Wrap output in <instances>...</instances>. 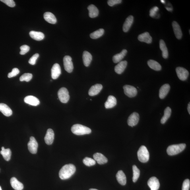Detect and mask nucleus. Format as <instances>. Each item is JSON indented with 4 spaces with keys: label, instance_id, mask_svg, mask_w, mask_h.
Returning <instances> with one entry per match:
<instances>
[{
    "label": "nucleus",
    "instance_id": "1",
    "mask_svg": "<svg viewBox=\"0 0 190 190\" xmlns=\"http://www.w3.org/2000/svg\"><path fill=\"white\" fill-rule=\"evenodd\" d=\"M76 170V167L74 165L72 164H66L60 170V178L63 180L69 179L75 173Z\"/></svg>",
    "mask_w": 190,
    "mask_h": 190
},
{
    "label": "nucleus",
    "instance_id": "2",
    "mask_svg": "<svg viewBox=\"0 0 190 190\" xmlns=\"http://www.w3.org/2000/svg\"><path fill=\"white\" fill-rule=\"evenodd\" d=\"M72 133L77 135H82L90 134L91 130L89 128L79 124H76L71 128Z\"/></svg>",
    "mask_w": 190,
    "mask_h": 190
},
{
    "label": "nucleus",
    "instance_id": "3",
    "mask_svg": "<svg viewBox=\"0 0 190 190\" xmlns=\"http://www.w3.org/2000/svg\"><path fill=\"white\" fill-rule=\"evenodd\" d=\"M185 147L186 144L184 143L171 145L167 148V154L170 156L175 155L182 152Z\"/></svg>",
    "mask_w": 190,
    "mask_h": 190
},
{
    "label": "nucleus",
    "instance_id": "4",
    "mask_svg": "<svg viewBox=\"0 0 190 190\" xmlns=\"http://www.w3.org/2000/svg\"><path fill=\"white\" fill-rule=\"evenodd\" d=\"M138 160L142 163L147 162L149 159V153L145 146H140L137 152Z\"/></svg>",
    "mask_w": 190,
    "mask_h": 190
},
{
    "label": "nucleus",
    "instance_id": "5",
    "mask_svg": "<svg viewBox=\"0 0 190 190\" xmlns=\"http://www.w3.org/2000/svg\"><path fill=\"white\" fill-rule=\"evenodd\" d=\"M58 96L60 102L63 103H66L69 100V92L67 88L62 87L58 92Z\"/></svg>",
    "mask_w": 190,
    "mask_h": 190
},
{
    "label": "nucleus",
    "instance_id": "6",
    "mask_svg": "<svg viewBox=\"0 0 190 190\" xmlns=\"http://www.w3.org/2000/svg\"><path fill=\"white\" fill-rule=\"evenodd\" d=\"M63 61L64 66L66 71L68 73H71L74 68L72 57L69 56H66L63 58Z\"/></svg>",
    "mask_w": 190,
    "mask_h": 190
},
{
    "label": "nucleus",
    "instance_id": "7",
    "mask_svg": "<svg viewBox=\"0 0 190 190\" xmlns=\"http://www.w3.org/2000/svg\"><path fill=\"white\" fill-rule=\"evenodd\" d=\"M123 89L125 94L129 97H134L137 94V89L133 86L126 85L124 86Z\"/></svg>",
    "mask_w": 190,
    "mask_h": 190
},
{
    "label": "nucleus",
    "instance_id": "8",
    "mask_svg": "<svg viewBox=\"0 0 190 190\" xmlns=\"http://www.w3.org/2000/svg\"><path fill=\"white\" fill-rule=\"evenodd\" d=\"M29 151L31 153L35 154L38 151V144L36 140L34 137H31L30 141L28 144Z\"/></svg>",
    "mask_w": 190,
    "mask_h": 190
},
{
    "label": "nucleus",
    "instance_id": "9",
    "mask_svg": "<svg viewBox=\"0 0 190 190\" xmlns=\"http://www.w3.org/2000/svg\"><path fill=\"white\" fill-rule=\"evenodd\" d=\"M176 71L179 78L182 81H185L187 79L189 73L188 71L185 68L182 67H177Z\"/></svg>",
    "mask_w": 190,
    "mask_h": 190
},
{
    "label": "nucleus",
    "instance_id": "10",
    "mask_svg": "<svg viewBox=\"0 0 190 190\" xmlns=\"http://www.w3.org/2000/svg\"><path fill=\"white\" fill-rule=\"evenodd\" d=\"M139 119V115L137 112H133L129 117L127 120L128 125L133 127L137 124Z\"/></svg>",
    "mask_w": 190,
    "mask_h": 190
},
{
    "label": "nucleus",
    "instance_id": "11",
    "mask_svg": "<svg viewBox=\"0 0 190 190\" xmlns=\"http://www.w3.org/2000/svg\"><path fill=\"white\" fill-rule=\"evenodd\" d=\"M148 185L151 190H158L160 187L158 179L155 177H152L149 179Z\"/></svg>",
    "mask_w": 190,
    "mask_h": 190
},
{
    "label": "nucleus",
    "instance_id": "12",
    "mask_svg": "<svg viewBox=\"0 0 190 190\" xmlns=\"http://www.w3.org/2000/svg\"><path fill=\"white\" fill-rule=\"evenodd\" d=\"M61 74V69L60 66L59 64H54L51 69V77L53 79H56Z\"/></svg>",
    "mask_w": 190,
    "mask_h": 190
},
{
    "label": "nucleus",
    "instance_id": "13",
    "mask_svg": "<svg viewBox=\"0 0 190 190\" xmlns=\"http://www.w3.org/2000/svg\"><path fill=\"white\" fill-rule=\"evenodd\" d=\"M54 139V133L52 129H49L47 130L46 135L44 137L45 143L48 145H51L53 143Z\"/></svg>",
    "mask_w": 190,
    "mask_h": 190
},
{
    "label": "nucleus",
    "instance_id": "14",
    "mask_svg": "<svg viewBox=\"0 0 190 190\" xmlns=\"http://www.w3.org/2000/svg\"><path fill=\"white\" fill-rule=\"evenodd\" d=\"M24 101L26 104L34 106H38L40 103V101L38 99L32 96L26 97L24 99Z\"/></svg>",
    "mask_w": 190,
    "mask_h": 190
},
{
    "label": "nucleus",
    "instance_id": "15",
    "mask_svg": "<svg viewBox=\"0 0 190 190\" xmlns=\"http://www.w3.org/2000/svg\"><path fill=\"white\" fill-rule=\"evenodd\" d=\"M172 26L173 32L177 39L180 40L182 36V33L179 25L176 21H173Z\"/></svg>",
    "mask_w": 190,
    "mask_h": 190
},
{
    "label": "nucleus",
    "instance_id": "16",
    "mask_svg": "<svg viewBox=\"0 0 190 190\" xmlns=\"http://www.w3.org/2000/svg\"><path fill=\"white\" fill-rule=\"evenodd\" d=\"M103 88V86L100 84H97L90 88L88 94L91 96H96L100 93Z\"/></svg>",
    "mask_w": 190,
    "mask_h": 190
},
{
    "label": "nucleus",
    "instance_id": "17",
    "mask_svg": "<svg viewBox=\"0 0 190 190\" xmlns=\"http://www.w3.org/2000/svg\"><path fill=\"white\" fill-rule=\"evenodd\" d=\"M94 160L96 161L99 164L102 165L106 164L108 162V160L104 155L100 153H96L94 154Z\"/></svg>",
    "mask_w": 190,
    "mask_h": 190
},
{
    "label": "nucleus",
    "instance_id": "18",
    "mask_svg": "<svg viewBox=\"0 0 190 190\" xmlns=\"http://www.w3.org/2000/svg\"><path fill=\"white\" fill-rule=\"evenodd\" d=\"M127 61H123L120 62L115 68V71L116 73L121 74L123 73L127 67Z\"/></svg>",
    "mask_w": 190,
    "mask_h": 190
},
{
    "label": "nucleus",
    "instance_id": "19",
    "mask_svg": "<svg viewBox=\"0 0 190 190\" xmlns=\"http://www.w3.org/2000/svg\"><path fill=\"white\" fill-rule=\"evenodd\" d=\"M133 17L132 15L129 16L126 19L123 26V29L124 32H128L133 23Z\"/></svg>",
    "mask_w": 190,
    "mask_h": 190
},
{
    "label": "nucleus",
    "instance_id": "20",
    "mask_svg": "<svg viewBox=\"0 0 190 190\" xmlns=\"http://www.w3.org/2000/svg\"><path fill=\"white\" fill-rule=\"evenodd\" d=\"M138 40L140 42H144L150 44L152 42V38L149 33L146 32L140 34L138 36Z\"/></svg>",
    "mask_w": 190,
    "mask_h": 190
},
{
    "label": "nucleus",
    "instance_id": "21",
    "mask_svg": "<svg viewBox=\"0 0 190 190\" xmlns=\"http://www.w3.org/2000/svg\"><path fill=\"white\" fill-rule=\"evenodd\" d=\"M117 103V100L115 97L109 96L105 103V106L107 109L112 108L116 105Z\"/></svg>",
    "mask_w": 190,
    "mask_h": 190
},
{
    "label": "nucleus",
    "instance_id": "22",
    "mask_svg": "<svg viewBox=\"0 0 190 190\" xmlns=\"http://www.w3.org/2000/svg\"><path fill=\"white\" fill-rule=\"evenodd\" d=\"M10 183L11 186L16 190H22L23 189V184L18 181L15 177H13L10 179Z\"/></svg>",
    "mask_w": 190,
    "mask_h": 190
},
{
    "label": "nucleus",
    "instance_id": "23",
    "mask_svg": "<svg viewBox=\"0 0 190 190\" xmlns=\"http://www.w3.org/2000/svg\"><path fill=\"white\" fill-rule=\"evenodd\" d=\"M0 111L6 116H11L12 114V111L11 109L4 103H0Z\"/></svg>",
    "mask_w": 190,
    "mask_h": 190
},
{
    "label": "nucleus",
    "instance_id": "24",
    "mask_svg": "<svg viewBox=\"0 0 190 190\" xmlns=\"http://www.w3.org/2000/svg\"><path fill=\"white\" fill-rule=\"evenodd\" d=\"M170 90V86L168 84H165L163 85L160 89L159 91V97L161 99L165 98Z\"/></svg>",
    "mask_w": 190,
    "mask_h": 190
},
{
    "label": "nucleus",
    "instance_id": "25",
    "mask_svg": "<svg viewBox=\"0 0 190 190\" xmlns=\"http://www.w3.org/2000/svg\"><path fill=\"white\" fill-rule=\"evenodd\" d=\"M83 61L84 64L86 67H88L90 65L92 59L91 54L87 51H84L83 54Z\"/></svg>",
    "mask_w": 190,
    "mask_h": 190
},
{
    "label": "nucleus",
    "instance_id": "26",
    "mask_svg": "<svg viewBox=\"0 0 190 190\" xmlns=\"http://www.w3.org/2000/svg\"><path fill=\"white\" fill-rule=\"evenodd\" d=\"M116 177L118 182L121 185H124L126 184L127 178L123 171H119L117 173Z\"/></svg>",
    "mask_w": 190,
    "mask_h": 190
},
{
    "label": "nucleus",
    "instance_id": "27",
    "mask_svg": "<svg viewBox=\"0 0 190 190\" xmlns=\"http://www.w3.org/2000/svg\"><path fill=\"white\" fill-rule=\"evenodd\" d=\"M44 19L51 24H55L57 22L56 18L54 14L50 12H46L44 14Z\"/></svg>",
    "mask_w": 190,
    "mask_h": 190
},
{
    "label": "nucleus",
    "instance_id": "28",
    "mask_svg": "<svg viewBox=\"0 0 190 190\" xmlns=\"http://www.w3.org/2000/svg\"><path fill=\"white\" fill-rule=\"evenodd\" d=\"M87 9L89 11V15L91 18L97 17L99 14V10L96 6L93 5L88 6Z\"/></svg>",
    "mask_w": 190,
    "mask_h": 190
},
{
    "label": "nucleus",
    "instance_id": "29",
    "mask_svg": "<svg viewBox=\"0 0 190 190\" xmlns=\"http://www.w3.org/2000/svg\"><path fill=\"white\" fill-rule=\"evenodd\" d=\"M30 36L34 40L40 41L42 40L44 38V35L42 32L32 31L29 32Z\"/></svg>",
    "mask_w": 190,
    "mask_h": 190
},
{
    "label": "nucleus",
    "instance_id": "30",
    "mask_svg": "<svg viewBox=\"0 0 190 190\" xmlns=\"http://www.w3.org/2000/svg\"><path fill=\"white\" fill-rule=\"evenodd\" d=\"M127 53V51L123 49L120 53L115 55L113 57V61L115 63H119L124 57Z\"/></svg>",
    "mask_w": 190,
    "mask_h": 190
},
{
    "label": "nucleus",
    "instance_id": "31",
    "mask_svg": "<svg viewBox=\"0 0 190 190\" xmlns=\"http://www.w3.org/2000/svg\"><path fill=\"white\" fill-rule=\"evenodd\" d=\"M160 47L161 51H162L163 57L165 59L168 58L169 55L168 49H167L166 43L162 40H160Z\"/></svg>",
    "mask_w": 190,
    "mask_h": 190
},
{
    "label": "nucleus",
    "instance_id": "32",
    "mask_svg": "<svg viewBox=\"0 0 190 190\" xmlns=\"http://www.w3.org/2000/svg\"><path fill=\"white\" fill-rule=\"evenodd\" d=\"M148 65L151 69L155 71H160L161 70V66L160 63L154 60H149L148 61Z\"/></svg>",
    "mask_w": 190,
    "mask_h": 190
},
{
    "label": "nucleus",
    "instance_id": "33",
    "mask_svg": "<svg viewBox=\"0 0 190 190\" xmlns=\"http://www.w3.org/2000/svg\"><path fill=\"white\" fill-rule=\"evenodd\" d=\"M171 110L170 107H168L165 109L164 115L161 119V122L162 124H164L170 118L171 115Z\"/></svg>",
    "mask_w": 190,
    "mask_h": 190
},
{
    "label": "nucleus",
    "instance_id": "34",
    "mask_svg": "<svg viewBox=\"0 0 190 190\" xmlns=\"http://www.w3.org/2000/svg\"><path fill=\"white\" fill-rule=\"evenodd\" d=\"M104 29H100L92 33L90 35V38L93 39L98 38L102 36L104 34Z\"/></svg>",
    "mask_w": 190,
    "mask_h": 190
},
{
    "label": "nucleus",
    "instance_id": "35",
    "mask_svg": "<svg viewBox=\"0 0 190 190\" xmlns=\"http://www.w3.org/2000/svg\"><path fill=\"white\" fill-rule=\"evenodd\" d=\"M0 153L6 161H9L11 159V152L10 149L1 150Z\"/></svg>",
    "mask_w": 190,
    "mask_h": 190
},
{
    "label": "nucleus",
    "instance_id": "36",
    "mask_svg": "<svg viewBox=\"0 0 190 190\" xmlns=\"http://www.w3.org/2000/svg\"><path fill=\"white\" fill-rule=\"evenodd\" d=\"M133 181L134 182L137 181L140 176V171L137 166L133 165Z\"/></svg>",
    "mask_w": 190,
    "mask_h": 190
},
{
    "label": "nucleus",
    "instance_id": "37",
    "mask_svg": "<svg viewBox=\"0 0 190 190\" xmlns=\"http://www.w3.org/2000/svg\"><path fill=\"white\" fill-rule=\"evenodd\" d=\"M83 162L84 164L86 166L88 167L94 166L96 164V161L93 159L88 158V157H86V158H84L83 160Z\"/></svg>",
    "mask_w": 190,
    "mask_h": 190
},
{
    "label": "nucleus",
    "instance_id": "38",
    "mask_svg": "<svg viewBox=\"0 0 190 190\" xmlns=\"http://www.w3.org/2000/svg\"><path fill=\"white\" fill-rule=\"evenodd\" d=\"M32 78V74L27 73H24L20 76V81H26L29 82L30 81Z\"/></svg>",
    "mask_w": 190,
    "mask_h": 190
},
{
    "label": "nucleus",
    "instance_id": "39",
    "mask_svg": "<svg viewBox=\"0 0 190 190\" xmlns=\"http://www.w3.org/2000/svg\"><path fill=\"white\" fill-rule=\"evenodd\" d=\"M20 54L22 55L25 54L30 50V47L26 45H22L20 48Z\"/></svg>",
    "mask_w": 190,
    "mask_h": 190
},
{
    "label": "nucleus",
    "instance_id": "40",
    "mask_svg": "<svg viewBox=\"0 0 190 190\" xmlns=\"http://www.w3.org/2000/svg\"><path fill=\"white\" fill-rule=\"evenodd\" d=\"M39 56L38 54L36 53L32 56L29 61V63L32 65H35V64L37 59L38 58Z\"/></svg>",
    "mask_w": 190,
    "mask_h": 190
},
{
    "label": "nucleus",
    "instance_id": "41",
    "mask_svg": "<svg viewBox=\"0 0 190 190\" xmlns=\"http://www.w3.org/2000/svg\"><path fill=\"white\" fill-rule=\"evenodd\" d=\"M20 73L19 70L17 68H14L12 69V71L8 74V77L11 78L14 77Z\"/></svg>",
    "mask_w": 190,
    "mask_h": 190
},
{
    "label": "nucleus",
    "instance_id": "42",
    "mask_svg": "<svg viewBox=\"0 0 190 190\" xmlns=\"http://www.w3.org/2000/svg\"><path fill=\"white\" fill-rule=\"evenodd\" d=\"M190 181L189 179H186L183 183L182 190H189Z\"/></svg>",
    "mask_w": 190,
    "mask_h": 190
},
{
    "label": "nucleus",
    "instance_id": "43",
    "mask_svg": "<svg viewBox=\"0 0 190 190\" xmlns=\"http://www.w3.org/2000/svg\"><path fill=\"white\" fill-rule=\"evenodd\" d=\"M1 1L5 3L10 7L12 8L15 7V3L13 0H1Z\"/></svg>",
    "mask_w": 190,
    "mask_h": 190
},
{
    "label": "nucleus",
    "instance_id": "44",
    "mask_svg": "<svg viewBox=\"0 0 190 190\" xmlns=\"http://www.w3.org/2000/svg\"><path fill=\"white\" fill-rule=\"evenodd\" d=\"M159 8L158 7H154L150 10L149 15L150 17H154L156 16L157 12L158 11Z\"/></svg>",
    "mask_w": 190,
    "mask_h": 190
},
{
    "label": "nucleus",
    "instance_id": "45",
    "mask_svg": "<svg viewBox=\"0 0 190 190\" xmlns=\"http://www.w3.org/2000/svg\"><path fill=\"white\" fill-rule=\"evenodd\" d=\"M122 2L121 0H109L107 1V4L110 7L117 5V4H120Z\"/></svg>",
    "mask_w": 190,
    "mask_h": 190
},
{
    "label": "nucleus",
    "instance_id": "46",
    "mask_svg": "<svg viewBox=\"0 0 190 190\" xmlns=\"http://www.w3.org/2000/svg\"><path fill=\"white\" fill-rule=\"evenodd\" d=\"M188 112L189 114H190V103H189V104H188Z\"/></svg>",
    "mask_w": 190,
    "mask_h": 190
},
{
    "label": "nucleus",
    "instance_id": "47",
    "mask_svg": "<svg viewBox=\"0 0 190 190\" xmlns=\"http://www.w3.org/2000/svg\"><path fill=\"white\" fill-rule=\"evenodd\" d=\"M166 9L168 10V11H172V9H171V8H166Z\"/></svg>",
    "mask_w": 190,
    "mask_h": 190
},
{
    "label": "nucleus",
    "instance_id": "48",
    "mask_svg": "<svg viewBox=\"0 0 190 190\" xmlns=\"http://www.w3.org/2000/svg\"><path fill=\"white\" fill-rule=\"evenodd\" d=\"M161 2L163 4L165 3V1H163V0H161Z\"/></svg>",
    "mask_w": 190,
    "mask_h": 190
},
{
    "label": "nucleus",
    "instance_id": "49",
    "mask_svg": "<svg viewBox=\"0 0 190 190\" xmlns=\"http://www.w3.org/2000/svg\"><path fill=\"white\" fill-rule=\"evenodd\" d=\"M5 149V147H2V150H3Z\"/></svg>",
    "mask_w": 190,
    "mask_h": 190
},
{
    "label": "nucleus",
    "instance_id": "50",
    "mask_svg": "<svg viewBox=\"0 0 190 190\" xmlns=\"http://www.w3.org/2000/svg\"><path fill=\"white\" fill-rule=\"evenodd\" d=\"M89 190H98L97 189H96L91 188V189H90Z\"/></svg>",
    "mask_w": 190,
    "mask_h": 190
},
{
    "label": "nucleus",
    "instance_id": "51",
    "mask_svg": "<svg viewBox=\"0 0 190 190\" xmlns=\"http://www.w3.org/2000/svg\"><path fill=\"white\" fill-rule=\"evenodd\" d=\"M0 190H2V188H1V186H0Z\"/></svg>",
    "mask_w": 190,
    "mask_h": 190
}]
</instances>
